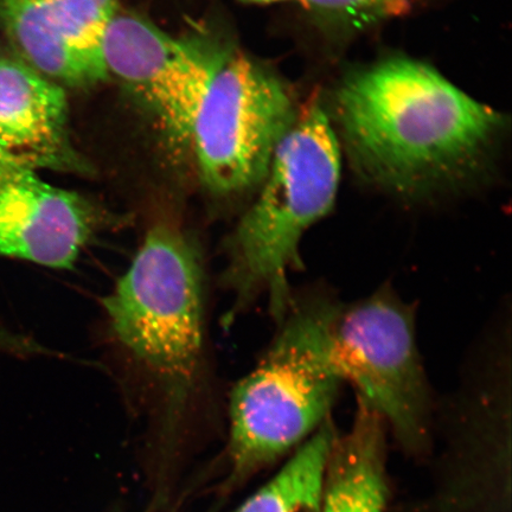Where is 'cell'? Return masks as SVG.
Here are the masks:
<instances>
[{
	"mask_svg": "<svg viewBox=\"0 0 512 512\" xmlns=\"http://www.w3.org/2000/svg\"><path fill=\"white\" fill-rule=\"evenodd\" d=\"M101 54L107 75L124 83L171 142L189 146L192 120L221 54L120 12L108 25Z\"/></svg>",
	"mask_w": 512,
	"mask_h": 512,
	"instance_id": "obj_7",
	"label": "cell"
},
{
	"mask_svg": "<svg viewBox=\"0 0 512 512\" xmlns=\"http://www.w3.org/2000/svg\"><path fill=\"white\" fill-rule=\"evenodd\" d=\"M107 224V216L75 192L0 163V256L69 270Z\"/></svg>",
	"mask_w": 512,
	"mask_h": 512,
	"instance_id": "obj_9",
	"label": "cell"
},
{
	"mask_svg": "<svg viewBox=\"0 0 512 512\" xmlns=\"http://www.w3.org/2000/svg\"><path fill=\"white\" fill-rule=\"evenodd\" d=\"M339 181L338 139L323 107L312 101L281 139L258 200L228 238L224 281L236 305L266 298L274 318H284L300 243L334 207Z\"/></svg>",
	"mask_w": 512,
	"mask_h": 512,
	"instance_id": "obj_2",
	"label": "cell"
},
{
	"mask_svg": "<svg viewBox=\"0 0 512 512\" xmlns=\"http://www.w3.org/2000/svg\"><path fill=\"white\" fill-rule=\"evenodd\" d=\"M59 83L19 57H0V163L38 171L78 170Z\"/></svg>",
	"mask_w": 512,
	"mask_h": 512,
	"instance_id": "obj_10",
	"label": "cell"
},
{
	"mask_svg": "<svg viewBox=\"0 0 512 512\" xmlns=\"http://www.w3.org/2000/svg\"><path fill=\"white\" fill-rule=\"evenodd\" d=\"M343 381L373 409L408 450L427 438L431 394L415 334L412 307L388 287L361 302L339 305L332 328Z\"/></svg>",
	"mask_w": 512,
	"mask_h": 512,
	"instance_id": "obj_6",
	"label": "cell"
},
{
	"mask_svg": "<svg viewBox=\"0 0 512 512\" xmlns=\"http://www.w3.org/2000/svg\"><path fill=\"white\" fill-rule=\"evenodd\" d=\"M312 8L351 21H368L396 14L406 8V0H299Z\"/></svg>",
	"mask_w": 512,
	"mask_h": 512,
	"instance_id": "obj_13",
	"label": "cell"
},
{
	"mask_svg": "<svg viewBox=\"0 0 512 512\" xmlns=\"http://www.w3.org/2000/svg\"><path fill=\"white\" fill-rule=\"evenodd\" d=\"M297 115L283 82L245 56L221 54L189 138L203 183L222 196L259 187Z\"/></svg>",
	"mask_w": 512,
	"mask_h": 512,
	"instance_id": "obj_5",
	"label": "cell"
},
{
	"mask_svg": "<svg viewBox=\"0 0 512 512\" xmlns=\"http://www.w3.org/2000/svg\"><path fill=\"white\" fill-rule=\"evenodd\" d=\"M337 105L364 174L406 195L464 171L501 120L437 70L408 59L386 60L351 76Z\"/></svg>",
	"mask_w": 512,
	"mask_h": 512,
	"instance_id": "obj_1",
	"label": "cell"
},
{
	"mask_svg": "<svg viewBox=\"0 0 512 512\" xmlns=\"http://www.w3.org/2000/svg\"><path fill=\"white\" fill-rule=\"evenodd\" d=\"M247 2L256 3V4H271L278 2H286V0H247ZM299 2V0H298Z\"/></svg>",
	"mask_w": 512,
	"mask_h": 512,
	"instance_id": "obj_14",
	"label": "cell"
},
{
	"mask_svg": "<svg viewBox=\"0 0 512 512\" xmlns=\"http://www.w3.org/2000/svg\"><path fill=\"white\" fill-rule=\"evenodd\" d=\"M336 437L326 420L283 469L235 512H323L326 470Z\"/></svg>",
	"mask_w": 512,
	"mask_h": 512,
	"instance_id": "obj_12",
	"label": "cell"
},
{
	"mask_svg": "<svg viewBox=\"0 0 512 512\" xmlns=\"http://www.w3.org/2000/svg\"><path fill=\"white\" fill-rule=\"evenodd\" d=\"M339 305L311 294L292 300L271 347L230 396V456L246 476L319 430L344 382L332 328Z\"/></svg>",
	"mask_w": 512,
	"mask_h": 512,
	"instance_id": "obj_3",
	"label": "cell"
},
{
	"mask_svg": "<svg viewBox=\"0 0 512 512\" xmlns=\"http://www.w3.org/2000/svg\"><path fill=\"white\" fill-rule=\"evenodd\" d=\"M386 424L358 401L354 424L336 437L326 470L323 512H383L386 476Z\"/></svg>",
	"mask_w": 512,
	"mask_h": 512,
	"instance_id": "obj_11",
	"label": "cell"
},
{
	"mask_svg": "<svg viewBox=\"0 0 512 512\" xmlns=\"http://www.w3.org/2000/svg\"><path fill=\"white\" fill-rule=\"evenodd\" d=\"M104 306L115 339L168 412H183L200 380L204 332L201 264L188 236L152 227Z\"/></svg>",
	"mask_w": 512,
	"mask_h": 512,
	"instance_id": "obj_4",
	"label": "cell"
},
{
	"mask_svg": "<svg viewBox=\"0 0 512 512\" xmlns=\"http://www.w3.org/2000/svg\"><path fill=\"white\" fill-rule=\"evenodd\" d=\"M117 0H0V28L19 59L60 86L108 78L101 46Z\"/></svg>",
	"mask_w": 512,
	"mask_h": 512,
	"instance_id": "obj_8",
	"label": "cell"
}]
</instances>
